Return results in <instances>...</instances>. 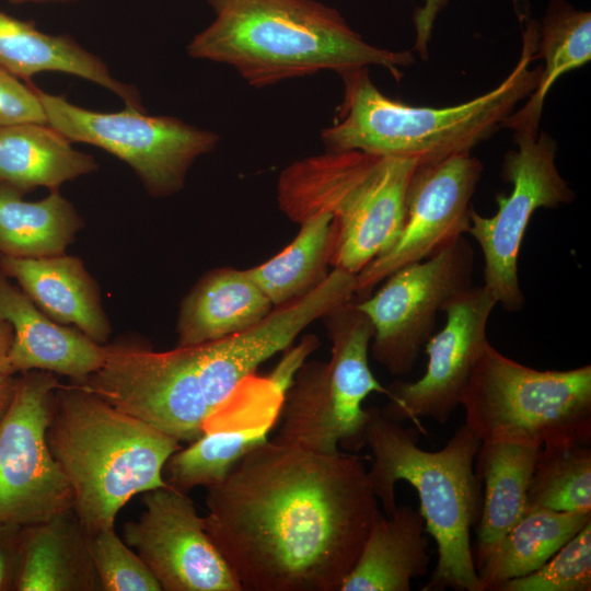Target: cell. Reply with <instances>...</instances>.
Masks as SVG:
<instances>
[{
	"instance_id": "obj_1",
	"label": "cell",
	"mask_w": 591,
	"mask_h": 591,
	"mask_svg": "<svg viewBox=\"0 0 591 591\" xmlns=\"http://www.w3.org/2000/svg\"><path fill=\"white\" fill-rule=\"evenodd\" d=\"M206 507L242 591H339L381 511L360 456L277 437L208 487Z\"/></svg>"
},
{
	"instance_id": "obj_2",
	"label": "cell",
	"mask_w": 591,
	"mask_h": 591,
	"mask_svg": "<svg viewBox=\"0 0 591 591\" xmlns=\"http://www.w3.org/2000/svg\"><path fill=\"white\" fill-rule=\"evenodd\" d=\"M355 296L356 275L332 268L313 291L273 309L243 333L167 351L127 341L106 345L101 367L77 384L177 441L192 442L262 363Z\"/></svg>"
},
{
	"instance_id": "obj_3",
	"label": "cell",
	"mask_w": 591,
	"mask_h": 591,
	"mask_svg": "<svg viewBox=\"0 0 591 591\" xmlns=\"http://www.w3.org/2000/svg\"><path fill=\"white\" fill-rule=\"evenodd\" d=\"M212 23L187 46L192 58L225 63L252 86L332 70L370 66L395 79L414 62L410 51L367 43L340 13L315 0H207Z\"/></svg>"
},
{
	"instance_id": "obj_4",
	"label": "cell",
	"mask_w": 591,
	"mask_h": 591,
	"mask_svg": "<svg viewBox=\"0 0 591 591\" xmlns=\"http://www.w3.org/2000/svg\"><path fill=\"white\" fill-rule=\"evenodd\" d=\"M537 23L523 31L522 51L512 71L495 89L448 107L413 106L384 95L368 68L341 74L345 93L338 120L324 128L327 151L358 150L416 158L419 164L471 150L503 126L519 102L535 89L541 67L536 58Z\"/></svg>"
},
{
	"instance_id": "obj_5",
	"label": "cell",
	"mask_w": 591,
	"mask_h": 591,
	"mask_svg": "<svg viewBox=\"0 0 591 591\" xmlns=\"http://www.w3.org/2000/svg\"><path fill=\"white\" fill-rule=\"evenodd\" d=\"M480 444L464 424L438 451L418 445V431L369 407L366 445L371 452L367 470L372 490L384 513L397 508L395 486L410 484L419 498L427 533L438 560L422 591H482L472 549L471 531L480 514L479 478L474 462Z\"/></svg>"
},
{
	"instance_id": "obj_6",
	"label": "cell",
	"mask_w": 591,
	"mask_h": 591,
	"mask_svg": "<svg viewBox=\"0 0 591 591\" xmlns=\"http://www.w3.org/2000/svg\"><path fill=\"white\" fill-rule=\"evenodd\" d=\"M47 444L88 534L114 528L135 495L166 486L163 468L181 442L72 383L53 396Z\"/></svg>"
},
{
	"instance_id": "obj_7",
	"label": "cell",
	"mask_w": 591,
	"mask_h": 591,
	"mask_svg": "<svg viewBox=\"0 0 591 591\" xmlns=\"http://www.w3.org/2000/svg\"><path fill=\"white\" fill-rule=\"evenodd\" d=\"M465 425L480 441L538 445L591 441V366L536 370L488 343L462 393Z\"/></svg>"
},
{
	"instance_id": "obj_8",
	"label": "cell",
	"mask_w": 591,
	"mask_h": 591,
	"mask_svg": "<svg viewBox=\"0 0 591 591\" xmlns=\"http://www.w3.org/2000/svg\"><path fill=\"white\" fill-rule=\"evenodd\" d=\"M322 320L331 358L299 367L283 394L276 437L320 452H356L366 447L369 408L363 401L373 392L386 395L369 364L373 328L355 299Z\"/></svg>"
},
{
	"instance_id": "obj_9",
	"label": "cell",
	"mask_w": 591,
	"mask_h": 591,
	"mask_svg": "<svg viewBox=\"0 0 591 591\" xmlns=\"http://www.w3.org/2000/svg\"><path fill=\"white\" fill-rule=\"evenodd\" d=\"M47 124L71 142L99 147L126 162L148 193L166 197L181 190L194 161L212 151L219 136L170 116L126 107L102 113L37 89Z\"/></svg>"
},
{
	"instance_id": "obj_10",
	"label": "cell",
	"mask_w": 591,
	"mask_h": 591,
	"mask_svg": "<svg viewBox=\"0 0 591 591\" xmlns=\"http://www.w3.org/2000/svg\"><path fill=\"white\" fill-rule=\"evenodd\" d=\"M517 148L502 163V177L512 185L508 195L496 197L495 215L484 217L473 208L470 234L484 256V287L506 311L523 309L518 259L529 222L540 208H558L575 194L555 163L557 144L546 134L514 132Z\"/></svg>"
},
{
	"instance_id": "obj_11",
	"label": "cell",
	"mask_w": 591,
	"mask_h": 591,
	"mask_svg": "<svg viewBox=\"0 0 591 591\" xmlns=\"http://www.w3.org/2000/svg\"><path fill=\"white\" fill-rule=\"evenodd\" d=\"M474 251L460 237L427 259L404 266L375 293L357 301L369 318L372 358L391 374H409L434 329L438 312L455 293L472 286Z\"/></svg>"
},
{
	"instance_id": "obj_12",
	"label": "cell",
	"mask_w": 591,
	"mask_h": 591,
	"mask_svg": "<svg viewBox=\"0 0 591 591\" xmlns=\"http://www.w3.org/2000/svg\"><path fill=\"white\" fill-rule=\"evenodd\" d=\"M57 374L31 370L18 378L0 424V525L26 526L72 509V493L47 444Z\"/></svg>"
},
{
	"instance_id": "obj_13",
	"label": "cell",
	"mask_w": 591,
	"mask_h": 591,
	"mask_svg": "<svg viewBox=\"0 0 591 591\" xmlns=\"http://www.w3.org/2000/svg\"><path fill=\"white\" fill-rule=\"evenodd\" d=\"M482 173V162L471 153L418 164L402 232L386 253L356 275L357 301L397 269L434 256L467 233L471 199Z\"/></svg>"
},
{
	"instance_id": "obj_14",
	"label": "cell",
	"mask_w": 591,
	"mask_h": 591,
	"mask_svg": "<svg viewBox=\"0 0 591 591\" xmlns=\"http://www.w3.org/2000/svg\"><path fill=\"white\" fill-rule=\"evenodd\" d=\"M497 305L484 286L468 288L453 294L442 306L443 327L427 340V366L416 381H396L385 386L387 403L382 412L404 422L431 418L447 424L460 406L468 378L489 343L486 328Z\"/></svg>"
},
{
	"instance_id": "obj_15",
	"label": "cell",
	"mask_w": 591,
	"mask_h": 591,
	"mask_svg": "<svg viewBox=\"0 0 591 591\" xmlns=\"http://www.w3.org/2000/svg\"><path fill=\"white\" fill-rule=\"evenodd\" d=\"M144 510L126 522L123 540L164 591H242L205 530L187 493L170 485L144 493Z\"/></svg>"
},
{
	"instance_id": "obj_16",
	"label": "cell",
	"mask_w": 591,
	"mask_h": 591,
	"mask_svg": "<svg viewBox=\"0 0 591 591\" xmlns=\"http://www.w3.org/2000/svg\"><path fill=\"white\" fill-rule=\"evenodd\" d=\"M289 385L276 371L245 380L205 422L202 434L167 459L163 468L165 483L188 493L223 480L250 450L268 439Z\"/></svg>"
},
{
	"instance_id": "obj_17",
	"label": "cell",
	"mask_w": 591,
	"mask_h": 591,
	"mask_svg": "<svg viewBox=\"0 0 591 591\" xmlns=\"http://www.w3.org/2000/svg\"><path fill=\"white\" fill-rule=\"evenodd\" d=\"M0 314L13 328L9 361L15 373L42 370L80 382L104 360V345L54 322L1 271Z\"/></svg>"
},
{
	"instance_id": "obj_18",
	"label": "cell",
	"mask_w": 591,
	"mask_h": 591,
	"mask_svg": "<svg viewBox=\"0 0 591 591\" xmlns=\"http://www.w3.org/2000/svg\"><path fill=\"white\" fill-rule=\"evenodd\" d=\"M0 271L14 278L22 291L51 320L72 324L104 345L111 334L100 294L81 259L57 255L38 258L0 254Z\"/></svg>"
},
{
	"instance_id": "obj_19",
	"label": "cell",
	"mask_w": 591,
	"mask_h": 591,
	"mask_svg": "<svg viewBox=\"0 0 591 591\" xmlns=\"http://www.w3.org/2000/svg\"><path fill=\"white\" fill-rule=\"evenodd\" d=\"M273 309L246 269H212L182 301L176 346H194L243 333L259 324Z\"/></svg>"
},
{
	"instance_id": "obj_20",
	"label": "cell",
	"mask_w": 591,
	"mask_h": 591,
	"mask_svg": "<svg viewBox=\"0 0 591 591\" xmlns=\"http://www.w3.org/2000/svg\"><path fill=\"white\" fill-rule=\"evenodd\" d=\"M88 537L73 509L23 526L15 591H100Z\"/></svg>"
},
{
	"instance_id": "obj_21",
	"label": "cell",
	"mask_w": 591,
	"mask_h": 591,
	"mask_svg": "<svg viewBox=\"0 0 591 591\" xmlns=\"http://www.w3.org/2000/svg\"><path fill=\"white\" fill-rule=\"evenodd\" d=\"M425 520L410 506L375 515L359 554L339 591H409L428 572Z\"/></svg>"
},
{
	"instance_id": "obj_22",
	"label": "cell",
	"mask_w": 591,
	"mask_h": 591,
	"mask_svg": "<svg viewBox=\"0 0 591 591\" xmlns=\"http://www.w3.org/2000/svg\"><path fill=\"white\" fill-rule=\"evenodd\" d=\"M419 161L384 155L373 188L355 220L333 233L331 267L357 275L386 253L398 239L406 217V196Z\"/></svg>"
},
{
	"instance_id": "obj_23",
	"label": "cell",
	"mask_w": 591,
	"mask_h": 591,
	"mask_svg": "<svg viewBox=\"0 0 591 591\" xmlns=\"http://www.w3.org/2000/svg\"><path fill=\"white\" fill-rule=\"evenodd\" d=\"M0 68L30 80L58 71L94 82L119 96L126 107L144 111L137 89L116 80L106 63L68 35H50L30 21L0 11Z\"/></svg>"
},
{
	"instance_id": "obj_24",
	"label": "cell",
	"mask_w": 591,
	"mask_h": 591,
	"mask_svg": "<svg viewBox=\"0 0 591 591\" xmlns=\"http://www.w3.org/2000/svg\"><path fill=\"white\" fill-rule=\"evenodd\" d=\"M540 449L541 445L526 441H480L475 472L484 480L485 489L477 531L476 567L524 514Z\"/></svg>"
},
{
	"instance_id": "obj_25",
	"label": "cell",
	"mask_w": 591,
	"mask_h": 591,
	"mask_svg": "<svg viewBox=\"0 0 591 591\" xmlns=\"http://www.w3.org/2000/svg\"><path fill=\"white\" fill-rule=\"evenodd\" d=\"M48 124L0 127V185L24 194L38 186L57 190L97 169L95 159L71 147Z\"/></svg>"
},
{
	"instance_id": "obj_26",
	"label": "cell",
	"mask_w": 591,
	"mask_h": 591,
	"mask_svg": "<svg viewBox=\"0 0 591 591\" xmlns=\"http://www.w3.org/2000/svg\"><path fill=\"white\" fill-rule=\"evenodd\" d=\"M589 521L591 512L526 508L521 519L476 567L482 591H498L547 561Z\"/></svg>"
},
{
	"instance_id": "obj_27",
	"label": "cell",
	"mask_w": 591,
	"mask_h": 591,
	"mask_svg": "<svg viewBox=\"0 0 591 591\" xmlns=\"http://www.w3.org/2000/svg\"><path fill=\"white\" fill-rule=\"evenodd\" d=\"M0 185V254L38 258L65 254L83 220L58 189L39 201Z\"/></svg>"
},
{
	"instance_id": "obj_28",
	"label": "cell",
	"mask_w": 591,
	"mask_h": 591,
	"mask_svg": "<svg viewBox=\"0 0 591 591\" xmlns=\"http://www.w3.org/2000/svg\"><path fill=\"white\" fill-rule=\"evenodd\" d=\"M536 57L544 59L537 84L503 124L514 132L537 134L545 97L555 81L591 59V13L561 1L551 4L538 32Z\"/></svg>"
},
{
	"instance_id": "obj_29",
	"label": "cell",
	"mask_w": 591,
	"mask_h": 591,
	"mask_svg": "<svg viewBox=\"0 0 591 591\" xmlns=\"http://www.w3.org/2000/svg\"><path fill=\"white\" fill-rule=\"evenodd\" d=\"M333 217L316 213L300 223L297 236L282 251L247 274L274 308L297 300L317 288L328 276Z\"/></svg>"
},
{
	"instance_id": "obj_30",
	"label": "cell",
	"mask_w": 591,
	"mask_h": 591,
	"mask_svg": "<svg viewBox=\"0 0 591 591\" xmlns=\"http://www.w3.org/2000/svg\"><path fill=\"white\" fill-rule=\"evenodd\" d=\"M526 508L591 512L590 443L559 442L541 447Z\"/></svg>"
},
{
	"instance_id": "obj_31",
	"label": "cell",
	"mask_w": 591,
	"mask_h": 591,
	"mask_svg": "<svg viewBox=\"0 0 591 591\" xmlns=\"http://www.w3.org/2000/svg\"><path fill=\"white\" fill-rule=\"evenodd\" d=\"M591 521L536 570L503 583L498 591H590Z\"/></svg>"
},
{
	"instance_id": "obj_32",
	"label": "cell",
	"mask_w": 591,
	"mask_h": 591,
	"mask_svg": "<svg viewBox=\"0 0 591 591\" xmlns=\"http://www.w3.org/2000/svg\"><path fill=\"white\" fill-rule=\"evenodd\" d=\"M88 543L101 591L162 590L147 565L118 537L114 528L89 534Z\"/></svg>"
},
{
	"instance_id": "obj_33",
	"label": "cell",
	"mask_w": 591,
	"mask_h": 591,
	"mask_svg": "<svg viewBox=\"0 0 591 591\" xmlns=\"http://www.w3.org/2000/svg\"><path fill=\"white\" fill-rule=\"evenodd\" d=\"M47 124L36 88L0 68V127Z\"/></svg>"
},
{
	"instance_id": "obj_34",
	"label": "cell",
	"mask_w": 591,
	"mask_h": 591,
	"mask_svg": "<svg viewBox=\"0 0 591 591\" xmlns=\"http://www.w3.org/2000/svg\"><path fill=\"white\" fill-rule=\"evenodd\" d=\"M22 526L0 525V591H15Z\"/></svg>"
},
{
	"instance_id": "obj_35",
	"label": "cell",
	"mask_w": 591,
	"mask_h": 591,
	"mask_svg": "<svg viewBox=\"0 0 591 591\" xmlns=\"http://www.w3.org/2000/svg\"><path fill=\"white\" fill-rule=\"evenodd\" d=\"M449 0H425L415 14L416 40L415 49L422 58L428 56V43L431 37L434 21ZM514 3L518 0H513Z\"/></svg>"
},
{
	"instance_id": "obj_36",
	"label": "cell",
	"mask_w": 591,
	"mask_h": 591,
	"mask_svg": "<svg viewBox=\"0 0 591 591\" xmlns=\"http://www.w3.org/2000/svg\"><path fill=\"white\" fill-rule=\"evenodd\" d=\"M12 340L13 328L11 324L0 314V374H15L9 361Z\"/></svg>"
},
{
	"instance_id": "obj_37",
	"label": "cell",
	"mask_w": 591,
	"mask_h": 591,
	"mask_svg": "<svg viewBox=\"0 0 591 591\" xmlns=\"http://www.w3.org/2000/svg\"><path fill=\"white\" fill-rule=\"evenodd\" d=\"M18 378L14 374H0V424L14 396Z\"/></svg>"
},
{
	"instance_id": "obj_38",
	"label": "cell",
	"mask_w": 591,
	"mask_h": 591,
	"mask_svg": "<svg viewBox=\"0 0 591 591\" xmlns=\"http://www.w3.org/2000/svg\"><path fill=\"white\" fill-rule=\"evenodd\" d=\"M13 4H25V3H69L76 0H9Z\"/></svg>"
}]
</instances>
